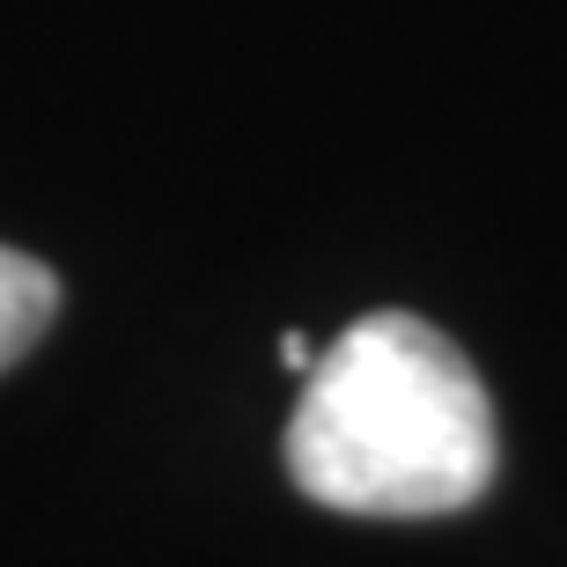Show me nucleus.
<instances>
[{"label": "nucleus", "mask_w": 567, "mask_h": 567, "mask_svg": "<svg viewBox=\"0 0 567 567\" xmlns=\"http://www.w3.org/2000/svg\"><path fill=\"white\" fill-rule=\"evenodd\" d=\"M502 464L480 369L413 310H369L310 361L288 421L295 486L347 516H450Z\"/></svg>", "instance_id": "1"}, {"label": "nucleus", "mask_w": 567, "mask_h": 567, "mask_svg": "<svg viewBox=\"0 0 567 567\" xmlns=\"http://www.w3.org/2000/svg\"><path fill=\"white\" fill-rule=\"evenodd\" d=\"M52 310H60V280L44 274L38 258H22V251L0 244V369L38 347Z\"/></svg>", "instance_id": "2"}, {"label": "nucleus", "mask_w": 567, "mask_h": 567, "mask_svg": "<svg viewBox=\"0 0 567 567\" xmlns=\"http://www.w3.org/2000/svg\"><path fill=\"white\" fill-rule=\"evenodd\" d=\"M280 361H288V369H310V339H302V332H288V339H280Z\"/></svg>", "instance_id": "3"}]
</instances>
